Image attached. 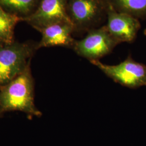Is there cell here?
Wrapping results in <instances>:
<instances>
[{"mask_svg":"<svg viewBox=\"0 0 146 146\" xmlns=\"http://www.w3.org/2000/svg\"><path fill=\"white\" fill-rule=\"evenodd\" d=\"M34 80L31 63L25 70L8 84L0 87V113L19 111L26 114L31 119L41 117V111L34 102Z\"/></svg>","mask_w":146,"mask_h":146,"instance_id":"cell-1","label":"cell"},{"mask_svg":"<svg viewBox=\"0 0 146 146\" xmlns=\"http://www.w3.org/2000/svg\"><path fill=\"white\" fill-rule=\"evenodd\" d=\"M38 42L15 41L0 46V87L22 73L38 50Z\"/></svg>","mask_w":146,"mask_h":146,"instance_id":"cell-2","label":"cell"},{"mask_svg":"<svg viewBox=\"0 0 146 146\" xmlns=\"http://www.w3.org/2000/svg\"><path fill=\"white\" fill-rule=\"evenodd\" d=\"M107 0H68L67 12L74 33L98 28L107 17Z\"/></svg>","mask_w":146,"mask_h":146,"instance_id":"cell-3","label":"cell"},{"mask_svg":"<svg viewBox=\"0 0 146 146\" xmlns=\"http://www.w3.org/2000/svg\"><path fill=\"white\" fill-rule=\"evenodd\" d=\"M115 82L129 88L146 86V65L134 61L131 56L116 65H108L99 60L90 62Z\"/></svg>","mask_w":146,"mask_h":146,"instance_id":"cell-4","label":"cell"},{"mask_svg":"<svg viewBox=\"0 0 146 146\" xmlns=\"http://www.w3.org/2000/svg\"><path fill=\"white\" fill-rule=\"evenodd\" d=\"M118 44L105 25L88 31L84 38L75 41L72 49L78 55L92 62L110 54Z\"/></svg>","mask_w":146,"mask_h":146,"instance_id":"cell-5","label":"cell"},{"mask_svg":"<svg viewBox=\"0 0 146 146\" xmlns=\"http://www.w3.org/2000/svg\"><path fill=\"white\" fill-rule=\"evenodd\" d=\"M67 3L68 0H40L35 11L21 18V21L26 22L38 31L56 23H72L67 12Z\"/></svg>","mask_w":146,"mask_h":146,"instance_id":"cell-6","label":"cell"},{"mask_svg":"<svg viewBox=\"0 0 146 146\" xmlns=\"http://www.w3.org/2000/svg\"><path fill=\"white\" fill-rule=\"evenodd\" d=\"M107 24L106 26L116 41L121 43L131 42L134 40L140 28V23L137 18L115 11L109 3L107 9Z\"/></svg>","mask_w":146,"mask_h":146,"instance_id":"cell-7","label":"cell"},{"mask_svg":"<svg viewBox=\"0 0 146 146\" xmlns=\"http://www.w3.org/2000/svg\"><path fill=\"white\" fill-rule=\"evenodd\" d=\"M38 31L41 33L42 37L37 43L38 49L54 46L72 49L76 41L72 36L74 30L71 23H54L43 28Z\"/></svg>","mask_w":146,"mask_h":146,"instance_id":"cell-8","label":"cell"},{"mask_svg":"<svg viewBox=\"0 0 146 146\" xmlns=\"http://www.w3.org/2000/svg\"><path fill=\"white\" fill-rule=\"evenodd\" d=\"M21 18L5 11L0 5V46L15 42L14 29Z\"/></svg>","mask_w":146,"mask_h":146,"instance_id":"cell-9","label":"cell"},{"mask_svg":"<svg viewBox=\"0 0 146 146\" xmlns=\"http://www.w3.org/2000/svg\"><path fill=\"white\" fill-rule=\"evenodd\" d=\"M40 0H0V5L8 13L23 18L36 9Z\"/></svg>","mask_w":146,"mask_h":146,"instance_id":"cell-10","label":"cell"},{"mask_svg":"<svg viewBox=\"0 0 146 146\" xmlns=\"http://www.w3.org/2000/svg\"><path fill=\"white\" fill-rule=\"evenodd\" d=\"M115 11L136 18L146 16V0H107Z\"/></svg>","mask_w":146,"mask_h":146,"instance_id":"cell-11","label":"cell"},{"mask_svg":"<svg viewBox=\"0 0 146 146\" xmlns=\"http://www.w3.org/2000/svg\"><path fill=\"white\" fill-rule=\"evenodd\" d=\"M3 116V114H2L1 113H0V118L2 117Z\"/></svg>","mask_w":146,"mask_h":146,"instance_id":"cell-12","label":"cell"},{"mask_svg":"<svg viewBox=\"0 0 146 146\" xmlns=\"http://www.w3.org/2000/svg\"><path fill=\"white\" fill-rule=\"evenodd\" d=\"M145 34L146 35V30L145 31Z\"/></svg>","mask_w":146,"mask_h":146,"instance_id":"cell-13","label":"cell"}]
</instances>
